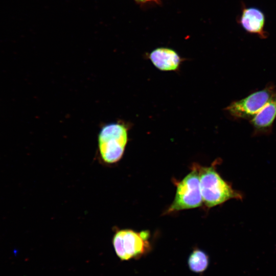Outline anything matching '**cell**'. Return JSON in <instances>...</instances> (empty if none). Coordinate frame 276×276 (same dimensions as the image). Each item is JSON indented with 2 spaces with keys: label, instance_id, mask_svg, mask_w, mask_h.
Wrapping results in <instances>:
<instances>
[{
  "label": "cell",
  "instance_id": "6da1fadb",
  "mask_svg": "<svg viewBox=\"0 0 276 276\" xmlns=\"http://www.w3.org/2000/svg\"><path fill=\"white\" fill-rule=\"evenodd\" d=\"M196 167L199 173L203 201L206 206L212 208L232 199H242L241 193L233 189L214 167Z\"/></svg>",
  "mask_w": 276,
  "mask_h": 276
},
{
  "label": "cell",
  "instance_id": "7a4b0ae2",
  "mask_svg": "<svg viewBox=\"0 0 276 276\" xmlns=\"http://www.w3.org/2000/svg\"><path fill=\"white\" fill-rule=\"evenodd\" d=\"M128 127L121 122L104 124L98 135L101 158L107 164L118 162L122 158L128 140Z\"/></svg>",
  "mask_w": 276,
  "mask_h": 276
},
{
  "label": "cell",
  "instance_id": "3957f363",
  "mask_svg": "<svg viewBox=\"0 0 276 276\" xmlns=\"http://www.w3.org/2000/svg\"><path fill=\"white\" fill-rule=\"evenodd\" d=\"M149 236L147 231L136 232L129 229L117 231L112 239L116 254L122 260L141 257L149 249Z\"/></svg>",
  "mask_w": 276,
  "mask_h": 276
},
{
  "label": "cell",
  "instance_id": "277c9868",
  "mask_svg": "<svg viewBox=\"0 0 276 276\" xmlns=\"http://www.w3.org/2000/svg\"><path fill=\"white\" fill-rule=\"evenodd\" d=\"M203 202L198 171L196 166L177 185L175 196L167 213L200 206Z\"/></svg>",
  "mask_w": 276,
  "mask_h": 276
},
{
  "label": "cell",
  "instance_id": "5b68a950",
  "mask_svg": "<svg viewBox=\"0 0 276 276\" xmlns=\"http://www.w3.org/2000/svg\"><path fill=\"white\" fill-rule=\"evenodd\" d=\"M276 95L274 87L268 85L245 98L232 103L227 108L236 119H251Z\"/></svg>",
  "mask_w": 276,
  "mask_h": 276
},
{
  "label": "cell",
  "instance_id": "8992f818",
  "mask_svg": "<svg viewBox=\"0 0 276 276\" xmlns=\"http://www.w3.org/2000/svg\"><path fill=\"white\" fill-rule=\"evenodd\" d=\"M238 20L239 24L247 33L257 35L262 39L267 37L268 33L265 30V15L261 9L243 5Z\"/></svg>",
  "mask_w": 276,
  "mask_h": 276
},
{
  "label": "cell",
  "instance_id": "52a82bcc",
  "mask_svg": "<svg viewBox=\"0 0 276 276\" xmlns=\"http://www.w3.org/2000/svg\"><path fill=\"white\" fill-rule=\"evenodd\" d=\"M276 118V95L250 120L255 135L267 134Z\"/></svg>",
  "mask_w": 276,
  "mask_h": 276
},
{
  "label": "cell",
  "instance_id": "ba28073f",
  "mask_svg": "<svg viewBox=\"0 0 276 276\" xmlns=\"http://www.w3.org/2000/svg\"><path fill=\"white\" fill-rule=\"evenodd\" d=\"M150 59L156 67L164 71L176 70L181 61L176 52L165 48H157L153 51L150 55Z\"/></svg>",
  "mask_w": 276,
  "mask_h": 276
},
{
  "label": "cell",
  "instance_id": "9c48e42d",
  "mask_svg": "<svg viewBox=\"0 0 276 276\" xmlns=\"http://www.w3.org/2000/svg\"><path fill=\"white\" fill-rule=\"evenodd\" d=\"M188 263L191 271L196 273L202 272L208 267L209 257L203 251L195 249L190 254Z\"/></svg>",
  "mask_w": 276,
  "mask_h": 276
},
{
  "label": "cell",
  "instance_id": "30bf717a",
  "mask_svg": "<svg viewBox=\"0 0 276 276\" xmlns=\"http://www.w3.org/2000/svg\"><path fill=\"white\" fill-rule=\"evenodd\" d=\"M135 1L139 2H142V3H146L148 2H154L156 3H158L160 0H135Z\"/></svg>",
  "mask_w": 276,
  "mask_h": 276
}]
</instances>
